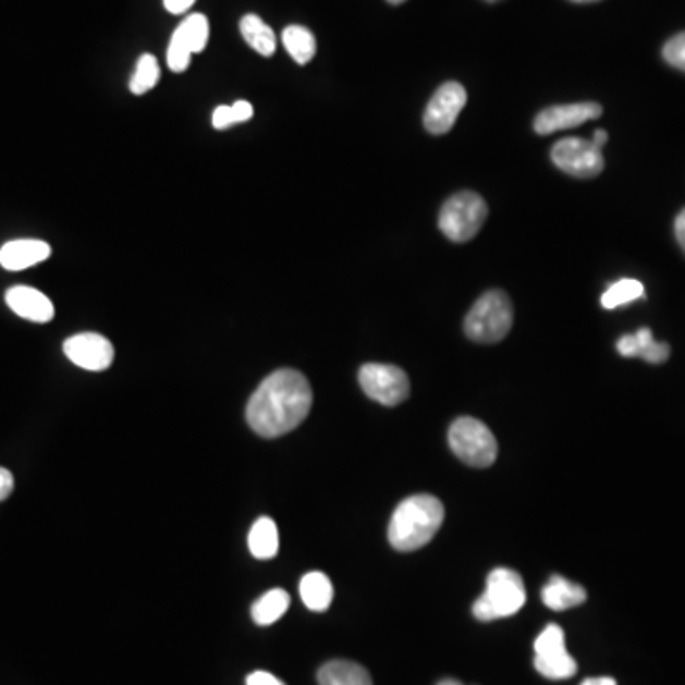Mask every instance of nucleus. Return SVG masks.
Returning <instances> with one entry per match:
<instances>
[{"label":"nucleus","instance_id":"nucleus-1","mask_svg":"<svg viewBox=\"0 0 685 685\" xmlns=\"http://www.w3.org/2000/svg\"><path fill=\"white\" fill-rule=\"evenodd\" d=\"M313 407V389L297 369H279L257 387L246 406V421L264 438L284 437L297 429Z\"/></svg>","mask_w":685,"mask_h":685},{"label":"nucleus","instance_id":"nucleus-2","mask_svg":"<svg viewBox=\"0 0 685 685\" xmlns=\"http://www.w3.org/2000/svg\"><path fill=\"white\" fill-rule=\"evenodd\" d=\"M444 524V505L432 496H412L404 499L392 513L389 542L400 552L421 549Z\"/></svg>","mask_w":685,"mask_h":685},{"label":"nucleus","instance_id":"nucleus-3","mask_svg":"<svg viewBox=\"0 0 685 685\" xmlns=\"http://www.w3.org/2000/svg\"><path fill=\"white\" fill-rule=\"evenodd\" d=\"M514 310L509 295L490 290L473 305L465 318V333L476 343H499L513 328Z\"/></svg>","mask_w":685,"mask_h":685},{"label":"nucleus","instance_id":"nucleus-4","mask_svg":"<svg viewBox=\"0 0 685 685\" xmlns=\"http://www.w3.org/2000/svg\"><path fill=\"white\" fill-rule=\"evenodd\" d=\"M526 603V587L518 573L498 567L490 573L486 592L476 600L473 613L478 621L490 623L496 619L511 617Z\"/></svg>","mask_w":685,"mask_h":685},{"label":"nucleus","instance_id":"nucleus-5","mask_svg":"<svg viewBox=\"0 0 685 685\" xmlns=\"http://www.w3.org/2000/svg\"><path fill=\"white\" fill-rule=\"evenodd\" d=\"M488 219V204L473 191H461L445 200L438 225L452 242H468L475 238Z\"/></svg>","mask_w":685,"mask_h":685},{"label":"nucleus","instance_id":"nucleus-6","mask_svg":"<svg viewBox=\"0 0 685 685\" xmlns=\"http://www.w3.org/2000/svg\"><path fill=\"white\" fill-rule=\"evenodd\" d=\"M452 452L470 467L488 468L498 460V440L482 421L460 417L448 432Z\"/></svg>","mask_w":685,"mask_h":685},{"label":"nucleus","instance_id":"nucleus-7","mask_svg":"<svg viewBox=\"0 0 685 685\" xmlns=\"http://www.w3.org/2000/svg\"><path fill=\"white\" fill-rule=\"evenodd\" d=\"M358 383L366 396L383 406H399L409 396L406 371L391 364H364L358 371Z\"/></svg>","mask_w":685,"mask_h":685},{"label":"nucleus","instance_id":"nucleus-8","mask_svg":"<svg viewBox=\"0 0 685 685\" xmlns=\"http://www.w3.org/2000/svg\"><path fill=\"white\" fill-rule=\"evenodd\" d=\"M550 159L562 172L570 173L573 178H580V180L596 178L603 170L602 149H598L592 142L583 137L560 139L552 147Z\"/></svg>","mask_w":685,"mask_h":685},{"label":"nucleus","instance_id":"nucleus-9","mask_svg":"<svg viewBox=\"0 0 685 685\" xmlns=\"http://www.w3.org/2000/svg\"><path fill=\"white\" fill-rule=\"evenodd\" d=\"M210 37V22L204 14H191L173 30L172 40L168 46V68L173 73L187 71L193 53L203 52Z\"/></svg>","mask_w":685,"mask_h":685},{"label":"nucleus","instance_id":"nucleus-10","mask_svg":"<svg viewBox=\"0 0 685 685\" xmlns=\"http://www.w3.org/2000/svg\"><path fill=\"white\" fill-rule=\"evenodd\" d=\"M467 103V90L460 83H445L438 88L425 109V129L432 136H444L457 121Z\"/></svg>","mask_w":685,"mask_h":685},{"label":"nucleus","instance_id":"nucleus-11","mask_svg":"<svg viewBox=\"0 0 685 685\" xmlns=\"http://www.w3.org/2000/svg\"><path fill=\"white\" fill-rule=\"evenodd\" d=\"M63 353L78 368L106 371L114 360V346L99 333H76L63 343Z\"/></svg>","mask_w":685,"mask_h":685},{"label":"nucleus","instance_id":"nucleus-12","mask_svg":"<svg viewBox=\"0 0 685 685\" xmlns=\"http://www.w3.org/2000/svg\"><path fill=\"white\" fill-rule=\"evenodd\" d=\"M600 114L602 106L592 101L549 107L535 117L534 129L539 136H549L560 130L577 129L585 122L595 121Z\"/></svg>","mask_w":685,"mask_h":685},{"label":"nucleus","instance_id":"nucleus-13","mask_svg":"<svg viewBox=\"0 0 685 685\" xmlns=\"http://www.w3.org/2000/svg\"><path fill=\"white\" fill-rule=\"evenodd\" d=\"M7 305L17 317L37 325L50 322L56 315L53 303L48 299V295L30 286L10 288L7 292Z\"/></svg>","mask_w":685,"mask_h":685},{"label":"nucleus","instance_id":"nucleus-14","mask_svg":"<svg viewBox=\"0 0 685 685\" xmlns=\"http://www.w3.org/2000/svg\"><path fill=\"white\" fill-rule=\"evenodd\" d=\"M52 254V248L45 241L20 238L10 241L0 248V265L7 271H23L42 264Z\"/></svg>","mask_w":685,"mask_h":685},{"label":"nucleus","instance_id":"nucleus-15","mask_svg":"<svg viewBox=\"0 0 685 685\" xmlns=\"http://www.w3.org/2000/svg\"><path fill=\"white\" fill-rule=\"evenodd\" d=\"M617 351L625 358H644L649 364H663L671 356V346L653 340V333L649 328L623 335L617 341Z\"/></svg>","mask_w":685,"mask_h":685},{"label":"nucleus","instance_id":"nucleus-16","mask_svg":"<svg viewBox=\"0 0 685 685\" xmlns=\"http://www.w3.org/2000/svg\"><path fill=\"white\" fill-rule=\"evenodd\" d=\"M541 598L542 603L550 610L564 611L585 603L587 590L580 585H573L565 577L554 575L542 588Z\"/></svg>","mask_w":685,"mask_h":685},{"label":"nucleus","instance_id":"nucleus-17","mask_svg":"<svg viewBox=\"0 0 685 685\" xmlns=\"http://www.w3.org/2000/svg\"><path fill=\"white\" fill-rule=\"evenodd\" d=\"M318 685H374L369 672L353 661H330L318 671Z\"/></svg>","mask_w":685,"mask_h":685},{"label":"nucleus","instance_id":"nucleus-18","mask_svg":"<svg viewBox=\"0 0 685 685\" xmlns=\"http://www.w3.org/2000/svg\"><path fill=\"white\" fill-rule=\"evenodd\" d=\"M248 547L252 556L257 560H271L279 554V527L274 519L264 516L254 522L249 529Z\"/></svg>","mask_w":685,"mask_h":685},{"label":"nucleus","instance_id":"nucleus-19","mask_svg":"<svg viewBox=\"0 0 685 685\" xmlns=\"http://www.w3.org/2000/svg\"><path fill=\"white\" fill-rule=\"evenodd\" d=\"M302 600L310 611H326L333 600L332 580L322 572H310L299 585Z\"/></svg>","mask_w":685,"mask_h":685},{"label":"nucleus","instance_id":"nucleus-20","mask_svg":"<svg viewBox=\"0 0 685 685\" xmlns=\"http://www.w3.org/2000/svg\"><path fill=\"white\" fill-rule=\"evenodd\" d=\"M241 33L249 48H254L264 58L277 52V37L274 30L256 14L244 15L241 20Z\"/></svg>","mask_w":685,"mask_h":685},{"label":"nucleus","instance_id":"nucleus-21","mask_svg":"<svg viewBox=\"0 0 685 685\" xmlns=\"http://www.w3.org/2000/svg\"><path fill=\"white\" fill-rule=\"evenodd\" d=\"M290 608V595L282 588H272L265 592L254 606H252V619L259 626L274 625Z\"/></svg>","mask_w":685,"mask_h":685},{"label":"nucleus","instance_id":"nucleus-22","mask_svg":"<svg viewBox=\"0 0 685 685\" xmlns=\"http://www.w3.org/2000/svg\"><path fill=\"white\" fill-rule=\"evenodd\" d=\"M282 45L299 65H307L317 53V38L303 25H288L282 30Z\"/></svg>","mask_w":685,"mask_h":685},{"label":"nucleus","instance_id":"nucleus-23","mask_svg":"<svg viewBox=\"0 0 685 685\" xmlns=\"http://www.w3.org/2000/svg\"><path fill=\"white\" fill-rule=\"evenodd\" d=\"M535 669L537 672L549 680H567L575 676L577 672V663L567 649L560 653H550V656H535Z\"/></svg>","mask_w":685,"mask_h":685},{"label":"nucleus","instance_id":"nucleus-24","mask_svg":"<svg viewBox=\"0 0 685 685\" xmlns=\"http://www.w3.org/2000/svg\"><path fill=\"white\" fill-rule=\"evenodd\" d=\"M644 295H646V292H644V284H641L640 280H619V282L611 284V286L603 292L602 307L603 309L610 310L617 309V307H623V305H628V303L640 299Z\"/></svg>","mask_w":685,"mask_h":685},{"label":"nucleus","instance_id":"nucleus-25","mask_svg":"<svg viewBox=\"0 0 685 685\" xmlns=\"http://www.w3.org/2000/svg\"><path fill=\"white\" fill-rule=\"evenodd\" d=\"M160 78V65L152 53H144L137 61L136 71L130 78V91L136 96H144L152 90Z\"/></svg>","mask_w":685,"mask_h":685},{"label":"nucleus","instance_id":"nucleus-26","mask_svg":"<svg viewBox=\"0 0 685 685\" xmlns=\"http://www.w3.org/2000/svg\"><path fill=\"white\" fill-rule=\"evenodd\" d=\"M254 117V107L249 101H236L233 106H219L213 111L211 117V124L216 130H227L234 126V124H241V122L249 121Z\"/></svg>","mask_w":685,"mask_h":685},{"label":"nucleus","instance_id":"nucleus-27","mask_svg":"<svg viewBox=\"0 0 685 685\" xmlns=\"http://www.w3.org/2000/svg\"><path fill=\"white\" fill-rule=\"evenodd\" d=\"M565 651V634L558 625H549L535 640V656H550Z\"/></svg>","mask_w":685,"mask_h":685},{"label":"nucleus","instance_id":"nucleus-28","mask_svg":"<svg viewBox=\"0 0 685 685\" xmlns=\"http://www.w3.org/2000/svg\"><path fill=\"white\" fill-rule=\"evenodd\" d=\"M663 58L672 68L685 71V33L672 37L663 48Z\"/></svg>","mask_w":685,"mask_h":685},{"label":"nucleus","instance_id":"nucleus-29","mask_svg":"<svg viewBox=\"0 0 685 685\" xmlns=\"http://www.w3.org/2000/svg\"><path fill=\"white\" fill-rule=\"evenodd\" d=\"M246 685H286L271 672L256 671L248 674Z\"/></svg>","mask_w":685,"mask_h":685},{"label":"nucleus","instance_id":"nucleus-30","mask_svg":"<svg viewBox=\"0 0 685 685\" xmlns=\"http://www.w3.org/2000/svg\"><path fill=\"white\" fill-rule=\"evenodd\" d=\"M14 491V476L8 468L0 467V501L10 498Z\"/></svg>","mask_w":685,"mask_h":685},{"label":"nucleus","instance_id":"nucleus-31","mask_svg":"<svg viewBox=\"0 0 685 685\" xmlns=\"http://www.w3.org/2000/svg\"><path fill=\"white\" fill-rule=\"evenodd\" d=\"M196 0H164V8H167L170 14H185L191 7L195 4Z\"/></svg>","mask_w":685,"mask_h":685},{"label":"nucleus","instance_id":"nucleus-32","mask_svg":"<svg viewBox=\"0 0 685 685\" xmlns=\"http://www.w3.org/2000/svg\"><path fill=\"white\" fill-rule=\"evenodd\" d=\"M674 233H676L680 246H682V249L685 252V208L680 211L678 218H676V223H674Z\"/></svg>","mask_w":685,"mask_h":685},{"label":"nucleus","instance_id":"nucleus-33","mask_svg":"<svg viewBox=\"0 0 685 685\" xmlns=\"http://www.w3.org/2000/svg\"><path fill=\"white\" fill-rule=\"evenodd\" d=\"M590 142H592L598 149H602L603 145L608 144V134H606V130H596L595 137H592Z\"/></svg>","mask_w":685,"mask_h":685},{"label":"nucleus","instance_id":"nucleus-34","mask_svg":"<svg viewBox=\"0 0 685 685\" xmlns=\"http://www.w3.org/2000/svg\"><path fill=\"white\" fill-rule=\"evenodd\" d=\"M580 685H617V682L613 678H608V676H603V678L585 680Z\"/></svg>","mask_w":685,"mask_h":685},{"label":"nucleus","instance_id":"nucleus-35","mask_svg":"<svg viewBox=\"0 0 685 685\" xmlns=\"http://www.w3.org/2000/svg\"><path fill=\"white\" fill-rule=\"evenodd\" d=\"M438 685H463V684H461V682H457V680H442V682H440V684Z\"/></svg>","mask_w":685,"mask_h":685},{"label":"nucleus","instance_id":"nucleus-36","mask_svg":"<svg viewBox=\"0 0 685 685\" xmlns=\"http://www.w3.org/2000/svg\"><path fill=\"white\" fill-rule=\"evenodd\" d=\"M391 4H402V2H406V0H389Z\"/></svg>","mask_w":685,"mask_h":685},{"label":"nucleus","instance_id":"nucleus-37","mask_svg":"<svg viewBox=\"0 0 685 685\" xmlns=\"http://www.w3.org/2000/svg\"><path fill=\"white\" fill-rule=\"evenodd\" d=\"M573 2H595V0H573Z\"/></svg>","mask_w":685,"mask_h":685},{"label":"nucleus","instance_id":"nucleus-38","mask_svg":"<svg viewBox=\"0 0 685 685\" xmlns=\"http://www.w3.org/2000/svg\"><path fill=\"white\" fill-rule=\"evenodd\" d=\"M488 2H498V0H488Z\"/></svg>","mask_w":685,"mask_h":685}]
</instances>
